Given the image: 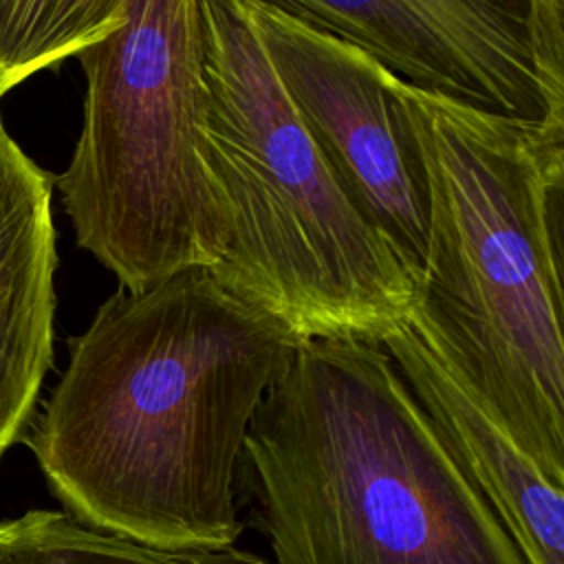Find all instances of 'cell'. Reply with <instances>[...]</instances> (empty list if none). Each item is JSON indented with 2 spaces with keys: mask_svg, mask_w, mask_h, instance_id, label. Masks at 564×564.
I'll return each mask as SVG.
<instances>
[{
  "mask_svg": "<svg viewBox=\"0 0 564 564\" xmlns=\"http://www.w3.org/2000/svg\"><path fill=\"white\" fill-rule=\"evenodd\" d=\"M300 344L207 269L117 289L70 339L29 447L88 524L159 546L236 544L245 441Z\"/></svg>",
  "mask_w": 564,
  "mask_h": 564,
  "instance_id": "1",
  "label": "cell"
},
{
  "mask_svg": "<svg viewBox=\"0 0 564 564\" xmlns=\"http://www.w3.org/2000/svg\"><path fill=\"white\" fill-rule=\"evenodd\" d=\"M427 174V249L405 328L564 485V123L399 84Z\"/></svg>",
  "mask_w": 564,
  "mask_h": 564,
  "instance_id": "2",
  "label": "cell"
},
{
  "mask_svg": "<svg viewBox=\"0 0 564 564\" xmlns=\"http://www.w3.org/2000/svg\"><path fill=\"white\" fill-rule=\"evenodd\" d=\"M242 465L271 564H529L377 341H302Z\"/></svg>",
  "mask_w": 564,
  "mask_h": 564,
  "instance_id": "3",
  "label": "cell"
},
{
  "mask_svg": "<svg viewBox=\"0 0 564 564\" xmlns=\"http://www.w3.org/2000/svg\"><path fill=\"white\" fill-rule=\"evenodd\" d=\"M203 159L229 225L207 269L302 341L381 344L405 326L416 282L361 218L262 48L247 0H200Z\"/></svg>",
  "mask_w": 564,
  "mask_h": 564,
  "instance_id": "4",
  "label": "cell"
},
{
  "mask_svg": "<svg viewBox=\"0 0 564 564\" xmlns=\"http://www.w3.org/2000/svg\"><path fill=\"white\" fill-rule=\"evenodd\" d=\"M77 57L82 128L53 178L77 245L128 291L212 269L229 225L203 159L200 0H121L119 26Z\"/></svg>",
  "mask_w": 564,
  "mask_h": 564,
  "instance_id": "5",
  "label": "cell"
},
{
  "mask_svg": "<svg viewBox=\"0 0 564 564\" xmlns=\"http://www.w3.org/2000/svg\"><path fill=\"white\" fill-rule=\"evenodd\" d=\"M350 42L414 88L564 123L562 0H251Z\"/></svg>",
  "mask_w": 564,
  "mask_h": 564,
  "instance_id": "6",
  "label": "cell"
},
{
  "mask_svg": "<svg viewBox=\"0 0 564 564\" xmlns=\"http://www.w3.org/2000/svg\"><path fill=\"white\" fill-rule=\"evenodd\" d=\"M247 4L278 82L337 183L419 282L427 174L401 79L350 42L273 7Z\"/></svg>",
  "mask_w": 564,
  "mask_h": 564,
  "instance_id": "7",
  "label": "cell"
},
{
  "mask_svg": "<svg viewBox=\"0 0 564 564\" xmlns=\"http://www.w3.org/2000/svg\"><path fill=\"white\" fill-rule=\"evenodd\" d=\"M53 189L0 115V456L31 423L53 364Z\"/></svg>",
  "mask_w": 564,
  "mask_h": 564,
  "instance_id": "8",
  "label": "cell"
},
{
  "mask_svg": "<svg viewBox=\"0 0 564 564\" xmlns=\"http://www.w3.org/2000/svg\"><path fill=\"white\" fill-rule=\"evenodd\" d=\"M381 346L423 408L443 445L494 507L529 564H564V485L441 368L405 326Z\"/></svg>",
  "mask_w": 564,
  "mask_h": 564,
  "instance_id": "9",
  "label": "cell"
},
{
  "mask_svg": "<svg viewBox=\"0 0 564 564\" xmlns=\"http://www.w3.org/2000/svg\"><path fill=\"white\" fill-rule=\"evenodd\" d=\"M0 564H271L236 544L159 546L84 522L70 511L33 509L0 520Z\"/></svg>",
  "mask_w": 564,
  "mask_h": 564,
  "instance_id": "10",
  "label": "cell"
},
{
  "mask_svg": "<svg viewBox=\"0 0 564 564\" xmlns=\"http://www.w3.org/2000/svg\"><path fill=\"white\" fill-rule=\"evenodd\" d=\"M121 22V0H0V97L62 66Z\"/></svg>",
  "mask_w": 564,
  "mask_h": 564,
  "instance_id": "11",
  "label": "cell"
}]
</instances>
